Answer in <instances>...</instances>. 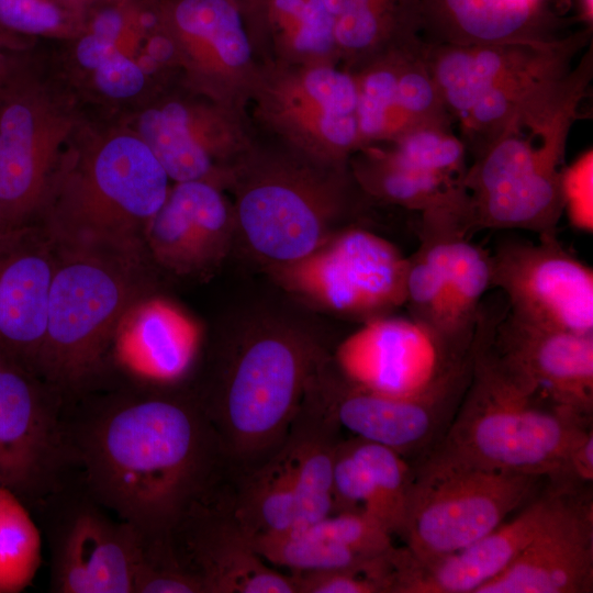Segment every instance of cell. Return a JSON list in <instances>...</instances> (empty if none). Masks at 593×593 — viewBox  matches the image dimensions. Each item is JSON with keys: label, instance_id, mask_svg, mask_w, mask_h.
Instances as JSON below:
<instances>
[{"label": "cell", "instance_id": "obj_1", "mask_svg": "<svg viewBox=\"0 0 593 593\" xmlns=\"http://www.w3.org/2000/svg\"><path fill=\"white\" fill-rule=\"evenodd\" d=\"M128 380L66 402L64 427L78 479L119 519L167 535L195 502L206 461L200 406Z\"/></svg>", "mask_w": 593, "mask_h": 593}, {"label": "cell", "instance_id": "obj_2", "mask_svg": "<svg viewBox=\"0 0 593 593\" xmlns=\"http://www.w3.org/2000/svg\"><path fill=\"white\" fill-rule=\"evenodd\" d=\"M46 233L55 262L38 374L68 402L108 377L121 323L154 295L155 265L144 243Z\"/></svg>", "mask_w": 593, "mask_h": 593}, {"label": "cell", "instance_id": "obj_3", "mask_svg": "<svg viewBox=\"0 0 593 593\" xmlns=\"http://www.w3.org/2000/svg\"><path fill=\"white\" fill-rule=\"evenodd\" d=\"M501 300H483L459 413L429 457L559 481L589 418L558 405L514 368L494 343Z\"/></svg>", "mask_w": 593, "mask_h": 593}, {"label": "cell", "instance_id": "obj_4", "mask_svg": "<svg viewBox=\"0 0 593 593\" xmlns=\"http://www.w3.org/2000/svg\"><path fill=\"white\" fill-rule=\"evenodd\" d=\"M592 49L566 77L528 98L504 128L472 155L462 186L473 232L523 230L556 236L569 133L580 119L593 70Z\"/></svg>", "mask_w": 593, "mask_h": 593}, {"label": "cell", "instance_id": "obj_5", "mask_svg": "<svg viewBox=\"0 0 593 593\" xmlns=\"http://www.w3.org/2000/svg\"><path fill=\"white\" fill-rule=\"evenodd\" d=\"M169 177L146 144L116 118L88 120L69 143L34 224L144 243Z\"/></svg>", "mask_w": 593, "mask_h": 593}, {"label": "cell", "instance_id": "obj_6", "mask_svg": "<svg viewBox=\"0 0 593 593\" xmlns=\"http://www.w3.org/2000/svg\"><path fill=\"white\" fill-rule=\"evenodd\" d=\"M58 70L25 65L0 97V211L10 228L37 220L61 158L88 120Z\"/></svg>", "mask_w": 593, "mask_h": 593}, {"label": "cell", "instance_id": "obj_7", "mask_svg": "<svg viewBox=\"0 0 593 593\" xmlns=\"http://www.w3.org/2000/svg\"><path fill=\"white\" fill-rule=\"evenodd\" d=\"M317 343L304 331L273 323L240 344L222 389L204 413L244 451L265 448L292 419L321 367Z\"/></svg>", "mask_w": 593, "mask_h": 593}, {"label": "cell", "instance_id": "obj_8", "mask_svg": "<svg viewBox=\"0 0 593 593\" xmlns=\"http://www.w3.org/2000/svg\"><path fill=\"white\" fill-rule=\"evenodd\" d=\"M540 479L428 457L413 474L406 549L425 563L474 542L524 506Z\"/></svg>", "mask_w": 593, "mask_h": 593}, {"label": "cell", "instance_id": "obj_9", "mask_svg": "<svg viewBox=\"0 0 593 593\" xmlns=\"http://www.w3.org/2000/svg\"><path fill=\"white\" fill-rule=\"evenodd\" d=\"M406 268L407 257L392 243L359 227L335 231L295 261L265 266L290 294L362 322L405 304Z\"/></svg>", "mask_w": 593, "mask_h": 593}, {"label": "cell", "instance_id": "obj_10", "mask_svg": "<svg viewBox=\"0 0 593 593\" xmlns=\"http://www.w3.org/2000/svg\"><path fill=\"white\" fill-rule=\"evenodd\" d=\"M471 346L411 316L388 314L363 321L340 343L335 359L340 374L356 385L418 398L466 387Z\"/></svg>", "mask_w": 593, "mask_h": 593}, {"label": "cell", "instance_id": "obj_11", "mask_svg": "<svg viewBox=\"0 0 593 593\" xmlns=\"http://www.w3.org/2000/svg\"><path fill=\"white\" fill-rule=\"evenodd\" d=\"M64 410L59 392L0 353V485L29 510H41L75 475Z\"/></svg>", "mask_w": 593, "mask_h": 593}, {"label": "cell", "instance_id": "obj_12", "mask_svg": "<svg viewBox=\"0 0 593 593\" xmlns=\"http://www.w3.org/2000/svg\"><path fill=\"white\" fill-rule=\"evenodd\" d=\"M41 510L49 518L51 592L134 593L139 530L112 518L77 475Z\"/></svg>", "mask_w": 593, "mask_h": 593}, {"label": "cell", "instance_id": "obj_13", "mask_svg": "<svg viewBox=\"0 0 593 593\" xmlns=\"http://www.w3.org/2000/svg\"><path fill=\"white\" fill-rule=\"evenodd\" d=\"M492 288L513 314L550 327L593 334V270L557 236L500 239L490 253Z\"/></svg>", "mask_w": 593, "mask_h": 593}, {"label": "cell", "instance_id": "obj_14", "mask_svg": "<svg viewBox=\"0 0 593 593\" xmlns=\"http://www.w3.org/2000/svg\"><path fill=\"white\" fill-rule=\"evenodd\" d=\"M590 37L591 30L586 29L553 41L426 43L425 60L456 122L481 96L496 87L528 77L569 72Z\"/></svg>", "mask_w": 593, "mask_h": 593}, {"label": "cell", "instance_id": "obj_15", "mask_svg": "<svg viewBox=\"0 0 593 593\" xmlns=\"http://www.w3.org/2000/svg\"><path fill=\"white\" fill-rule=\"evenodd\" d=\"M336 209L333 199L306 183L265 177L243 190L236 230L265 266L288 264L313 251L335 232Z\"/></svg>", "mask_w": 593, "mask_h": 593}, {"label": "cell", "instance_id": "obj_16", "mask_svg": "<svg viewBox=\"0 0 593 593\" xmlns=\"http://www.w3.org/2000/svg\"><path fill=\"white\" fill-rule=\"evenodd\" d=\"M574 488L558 502L529 544L477 593H588L593 589V510Z\"/></svg>", "mask_w": 593, "mask_h": 593}, {"label": "cell", "instance_id": "obj_17", "mask_svg": "<svg viewBox=\"0 0 593 593\" xmlns=\"http://www.w3.org/2000/svg\"><path fill=\"white\" fill-rule=\"evenodd\" d=\"M54 262L40 225L0 233V353L38 377Z\"/></svg>", "mask_w": 593, "mask_h": 593}, {"label": "cell", "instance_id": "obj_18", "mask_svg": "<svg viewBox=\"0 0 593 593\" xmlns=\"http://www.w3.org/2000/svg\"><path fill=\"white\" fill-rule=\"evenodd\" d=\"M559 495L560 489L552 488L512 521L429 562L416 561L407 549L398 550L392 563L391 592L477 593L524 550L553 511Z\"/></svg>", "mask_w": 593, "mask_h": 593}, {"label": "cell", "instance_id": "obj_19", "mask_svg": "<svg viewBox=\"0 0 593 593\" xmlns=\"http://www.w3.org/2000/svg\"><path fill=\"white\" fill-rule=\"evenodd\" d=\"M236 219L213 183L176 182L144 231V245L154 262L177 275L215 268L227 255Z\"/></svg>", "mask_w": 593, "mask_h": 593}, {"label": "cell", "instance_id": "obj_20", "mask_svg": "<svg viewBox=\"0 0 593 593\" xmlns=\"http://www.w3.org/2000/svg\"><path fill=\"white\" fill-rule=\"evenodd\" d=\"M501 355L558 405L591 418L593 334L540 325L507 310L494 329Z\"/></svg>", "mask_w": 593, "mask_h": 593}, {"label": "cell", "instance_id": "obj_21", "mask_svg": "<svg viewBox=\"0 0 593 593\" xmlns=\"http://www.w3.org/2000/svg\"><path fill=\"white\" fill-rule=\"evenodd\" d=\"M340 378L327 384L336 419L359 438L389 447L402 456L424 448L434 438L468 385L425 396L399 398Z\"/></svg>", "mask_w": 593, "mask_h": 593}, {"label": "cell", "instance_id": "obj_22", "mask_svg": "<svg viewBox=\"0 0 593 593\" xmlns=\"http://www.w3.org/2000/svg\"><path fill=\"white\" fill-rule=\"evenodd\" d=\"M200 340V329L187 314L152 295L134 306L121 323L111 363L128 380L166 387L189 373Z\"/></svg>", "mask_w": 593, "mask_h": 593}, {"label": "cell", "instance_id": "obj_23", "mask_svg": "<svg viewBox=\"0 0 593 593\" xmlns=\"http://www.w3.org/2000/svg\"><path fill=\"white\" fill-rule=\"evenodd\" d=\"M421 35L428 44L553 41L567 36L561 9L529 0H418Z\"/></svg>", "mask_w": 593, "mask_h": 593}, {"label": "cell", "instance_id": "obj_24", "mask_svg": "<svg viewBox=\"0 0 593 593\" xmlns=\"http://www.w3.org/2000/svg\"><path fill=\"white\" fill-rule=\"evenodd\" d=\"M178 523L193 528L187 532V545L204 593H295L291 577L266 566L251 547L248 537L235 538L190 513Z\"/></svg>", "mask_w": 593, "mask_h": 593}, {"label": "cell", "instance_id": "obj_25", "mask_svg": "<svg viewBox=\"0 0 593 593\" xmlns=\"http://www.w3.org/2000/svg\"><path fill=\"white\" fill-rule=\"evenodd\" d=\"M150 149L176 182L209 181L213 170L210 152L197 138L189 109L179 100L148 98L116 115ZM211 183V182H210Z\"/></svg>", "mask_w": 593, "mask_h": 593}, {"label": "cell", "instance_id": "obj_26", "mask_svg": "<svg viewBox=\"0 0 593 593\" xmlns=\"http://www.w3.org/2000/svg\"><path fill=\"white\" fill-rule=\"evenodd\" d=\"M153 7L174 41L210 47L230 67L249 59L250 45L234 0H153Z\"/></svg>", "mask_w": 593, "mask_h": 593}, {"label": "cell", "instance_id": "obj_27", "mask_svg": "<svg viewBox=\"0 0 593 593\" xmlns=\"http://www.w3.org/2000/svg\"><path fill=\"white\" fill-rule=\"evenodd\" d=\"M248 540L261 558L293 572L357 570L379 583L388 556L368 558L328 540L291 533H255Z\"/></svg>", "mask_w": 593, "mask_h": 593}, {"label": "cell", "instance_id": "obj_28", "mask_svg": "<svg viewBox=\"0 0 593 593\" xmlns=\"http://www.w3.org/2000/svg\"><path fill=\"white\" fill-rule=\"evenodd\" d=\"M366 471L370 500L366 513L378 519L392 535H403L413 472L403 456L380 444L359 438L347 443Z\"/></svg>", "mask_w": 593, "mask_h": 593}, {"label": "cell", "instance_id": "obj_29", "mask_svg": "<svg viewBox=\"0 0 593 593\" xmlns=\"http://www.w3.org/2000/svg\"><path fill=\"white\" fill-rule=\"evenodd\" d=\"M360 179L372 194L419 214L466 194L462 182L407 166L390 153L372 163Z\"/></svg>", "mask_w": 593, "mask_h": 593}, {"label": "cell", "instance_id": "obj_30", "mask_svg": "<svg viewBox=\"0 0 593 593\" xmlns=\"http://www.w3.org/2000/svg\"><path fill=\"white\" fill-rule=\"evenodd\" d=\"M492 288L490 253L459 234L450 244L447 265V304L451 332L472 339L480 306Z\"/></svg>", "mask_w": 593, "mask_h": 593}, {"label": "cell", "instance_id": "obj_31", "mask_svg": "<svg viewBox=\"0 0 593 593\" xmlns=\"http://www.w3.org/2000/svg\"><path fill=\"white\" fill-rule=\"evenodd\" d=\"M42 563V536L29 507L0 485V593H19Z\"/></svg>", "mask_w": 593, "mask_h": 593}, {"label": "cell", "instance_id": "obj_32", "mask_svg": "<svg viewBox=\"0 0 593 593\" xmlns=\"http://www.w3.org/2000/svg\"><path fill=\"white\" fill-rule=\"evenodd\" d=\"M335 449L314 439L303 440L281 457L293 482L299 519L288 533H298L331 515L334 508Z\"/></svg>", "mask_w": 593, "mask_h": 593}, {"label": "cell", "instance_id": "obj_33", "mask_svg": "<svg viewBox=\"0 0 593 593\" xmlns=\"http://www.w3.org/2000/svg\"><path fill=\"white\" fill-rule=\"evenodd\" d=\"M466 152L452 127L427 125L398 136L390 154L413 168L462 182L467 170Z\"/></svg>", "mask_w": 593, "mask_h": 593}, {"label": "cell", "instance_id": "obj_34", "mask_svg": "<svg viewBox=\"0 0 593 593\" xmlns=\"http://www.w3.org/2000/svg\"><path fill=\"white\" fill-rule=\"evenodd\" d=\"M423 43L400 48L392 64L370 70L360 86H357L359 134L365 137H378L391 132L398 137L410 130L396 104L398 75L403 56Z\"/></svg>", "mask_w": 593, "mask_h": 593}, {"label": "cell", "instance_id": "obj_35", "mask_svg": "<svg viewBox=\"0 0 593 593\" xmlns=\"http://www.w3.org/2000/svg\"><path fill=\"white\" fill-rule=\"evenodd\" d=\"M425 46L426 42L403 56L396 82V104L410 130L427 125L451 127L454 122L425 60Z\"/></svg>", "mask_w": 593, "mask_h": 593}, {"label": "cell", "instance_id": "obj_36", "mask_svg": "<svg viewBox=\"0 0 593 593\" xmlns=\"http://www.w3.org/2000/svg\"><path fill=\"white\" fill-rule=\"evenodd\" d=\"M83 19L85 11L59 0H0V29L27 38L70 40Z\"/></svg>", "mask_w": 593, "mask_h": 593}, {"label": "cell", "instance_id": "obj_37", "mask_svg": "<svg viewBox=\"0 0 593 593\" xmlns=\"http://www.w3.org/2000/svg\"><path fill=\"white\" fill-rule=\"evenodd\" d=\"M288 533V532H284ZM342 545L363 557L378 558L392 549L391 534L363 511H345L327 516L298 533Z\"/></svg>", "mask_w": 593, "mask_h": 593}, {"label": "cell", "instance_id": "obj_38", "mask_svg": "<svg viewBox=\"0 0 593 593\" xmlns=\"http://www.w3.org/2000/svg\"><path fill=\"white\" fill-rule=\"evenodd\" d=\"M253 502L261 530L284 533L296 525L299 506L291 477L279 458L260 475L254 490Z\"/></svg>", "mask_w": 593, "mask_h": 593}, {"label": "cell", "instance_id": "obj_39", "mask_svg": "<svg viewBox=\"0 0 593 593\" xmlns=\"http://www.w3.org/2000/svg\"><path fill=\"white\" fill-rule=\"evenodd\" d=\"M593 161L592 152L564 167L561 178L563 211L571 225L579 231H593Z\"/></svg>", "mask_w": 593, "mask_h": 593}, {"label": "cell", "instance_id": "obj_40", "mask_svg": "<svg viewBox=\"0 0 593 593\" xmlns=\"http://www.w3.org/2000/svg\"><path fill=\"white\" fill-rule=\"evenodd\" d=\"M304 87L327 115H357L358 89L354 79L332 68L312 69Z\"/></svg>", "mask_w": 593, "mask_h": 593}, {"label": "cell", "instance_id": "obj_41", "mask_svg": "<svg viewBox=\"0 0 593 593\" xmlns=\"http://www.w3.org/2000/svg\"><path fill=\"white\" fill-rule=\"evenodd\" d=\"M277 19L293 21L295 25L294 46L301 52L324 53L335 42V16L323 0H303L294 10Z\"/></svg>", "mask_w": 593, "mask_h": 593}, {"label": "cell", "instance_id": "obj_42", "mask_svg": "<svg viewBox=\"0 0 593 593\" xmlns=\"http://www.w3.org/2000/svg\"><path fill=\"white\" fill-rule=\"evenodd\" d=\"M296 593H380L382 585L366 572L326 570L294 572Z\"/></svg>", "mask_w": 593, "mask_h": 593}, {"label": "cell", "instance_id": "obj_43", "mask_svg": "<svg viewBox=\"0 0 593 593\" xmlns=\"http://www.w3.org/2000/svg\"><path fill=\"white\" fill-rule=\"evenodd\" d=\"M562 478H566L564 488L569 480L591 483L593 479V433L589 430L570 450L567 467ZM561 478V479H562ZM558 483V482H557Z\"/></svg>", "mask_w": 593, "mask_h": 593}, {"label": "cell", "instance_id": "obj_44", "mask_svg": "<svg viewBox=\"0 0 593 593\" xmlns=\"http://www.w3.org/2000/svg\"><path fill=\"white\" fill-rule=\"evenodd\" d=\"M320 130L325 139L337 147L347 148L358 139L357 115L322 114Z\"/></svg>", "mask_w": 593, "mask_h": 593}, {"label": "cell", "instance_id": "obj_45", "mask_svg": "<svg viewBox=\"0 0 593 593\" xmlns=\"http://www.w3.org/2000/svg\"><path fill=\"white\" fill-rule=\"evenodd\" d=\"M23 53H2L0 54V97L18 75V72L26 65L21 59Z\"/></svg>", "mask_w": 593, "mask_h": 593}, {"label": "cell", "instance_id": "obj_46", "mask_svg": "<svg viewBox=\"0 0 593 593\" xmlns=\"http://www.w3.org/2000/svg\"><path fill=\"white\" fill-rule=\"evenodd\" d=\"M30 38L11 34L0 29V54L24 53L31 47Z\"/></svg>", "mask_w": 593, "mask_h": 593}, {"label": "cell", "instance_id": "obj_47", "mask_svg": "<svg viewBox=\"0 0 593 593\" xmlns=\"http://www.w3.org/2000/svg\"><path fill=\"white\" fill-rule=\"evenodd\" d=\"M234 2L238 9L243 5L246 10L259 11L264 8L268 10L269 0H234Z\"/></svg>", "mask_w": 593, "mask_h": 593}, {"label": "cell", "instance_id": "obj_48", "mask_svg": "<svg viewBox=\"0 0 593 593\" xmlns=\"http://www.w3.org/2000/svg\"><path fill=\"white\" fill-rule=\"evenodd\" d=\"M59 1L64 2L65 4L69 7H72L75 9L86 12V10H88L89 8L97 5L99 3H102V2H105V1H110V0H59Z\"/></svg>", "mask_w": 593, "mask_h": 593}, {"label": "cell", "instance_id": "obj_49", "mask_svg": "<svg viewBox=\"0 0 593 593\" xmlns=\"http://www.w3.org/2000/svg\"><path fill=\"white\" fill-rule=\"evenodd\" d=\"M580 2L584 20L591 24L593 18V0H580Z\"/></svg>", "mask_w": 593, "mask_h": 593}, {"label": "cell", "instance_id": "obj_50", "mask_svg": "<svg viewBox=\"0 0 593 593\" xmlns=\"http://www.w3.org/2000/svg\"><path fill=\"white\" fill-rule=\"evenodd\" d=\"M536 4H540V5H545V7H551V8H557V9H561V8H558V7H552V3L553 4H559V5H562L563 1L562 0H529Z\"/></svg>", "mask_w": 593, "mask_h": 593}, {"label": "cell", "instance_id": "obj_51", "mask_svg": "<svg viewBox=\"0 0 593 593\" xmlns=\"http://www.w3.org/2000/svg\"><path fill=\"white\" fill-rule=\"evenodd\" d=\"M8 230H11V228L5 223V221H4V219H3L2 214H1V211H0V233L5 232Z\"/></svg>", "mask_w": 593, "mask_h": 593}]
</instances>
